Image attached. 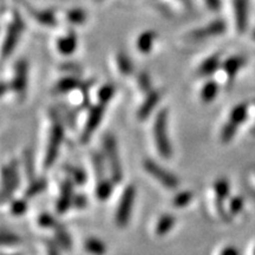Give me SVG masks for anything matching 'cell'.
<instances>
[{"instance_id":"8992f818","label":"cell","mask_w":255,"mask_h":255,"mask_svg":"<svg viewBox=\"0 0 255 255\" xmlns=\"http://www.w3.org/2000/svg\"><path fill=\"white\" fill-rule=\"evenodd\" d=\"M137 195V189L135 184H128L124 188L122 195L117 205L116 213H115V223L121 229H124L129 225L130 218H131L133 206H135Z\"/></svg>"},{"instance_id":"7bdbcfd3","label":"cell","mask_w":255,"mask_h":255,"mask_svg":"<svg viewBox=\"0 0 255 255\" xmlns=\"http://www.w3.org/2000/svg\"><path fill=\"white\" fill-rule=\"evenodd\" d=\"M45 248L47 255H60V251H62V248L57 244L56 240L45 241Z\"/></svg>"},{"instance_id":"277c9868","label":"cell","mask_w":255,"mask_h":255,"mask_svg":"<svg viewBox=\"0 0 255 255\" xmlns=\"http://www.w3.org/2000/svg\"><path fill=\"white\" fill-rule=\"evenodd\" d=\"M102 148H103V154L107 159V165L109 168L110 177L115 181V183L122 182L123 180V167L121 163V157L119 152V144L117 139L113 133H105L102 138Z\"/></svg>"},{"instance_id":"6da1fadb","label":"cell","mask_w":255,"mask_h":255,"mask_svg":"<svg viewBox=\"0 0 255 255\" xmlns=\"http://www.w3.org/2000/svg\"><path fill=\"white\" fill-rule=\"evenodd\" d=\"M2 19L5 23V31L1 55L2 59H6L17 49L19 40L25 31V23L15 9H2Z\"/></svg>"},{"instance_id":"b9f144b4","label":"cell","mask_w":255,"mask_h":255,"mask_svg":"<svg viewBox=\"0 0 255 255\" xmlns=\"http://www.w3.org/2000/svg\"><path fill=\"white\" fill-rule=\"evenodd\" d=\"M73 207L76 209H85L88 207V196L84 194H76L73 199ZM72 207V208H73Z\"/></svg>"},{"instance_id":"7c38bea8","label":"cell","mask_w":255,"mask_h":255,"mask_svg":"<svg viewBox=\"0 0 255 255\" xmlns=\"http://www.w3.org/2000/svg\"><path fill=\"white\" fill-rule=\"evenodd\" d=\"M9 83H11L12 91L17 95V97L20 100L24 98L28 85V64L26 59H19L14 64L13 77Z\"/></svg>"},{"instance_id":"74e56055","label":"cell","mask_w":255,"mask_h":255,"mask_svg":"<svg viewBox=\"0 0 255 255\" xmlns=\"http://www.w3.org/2000/svg\"><path fill=\"white\" fill-rule=\"evenodd\" d=\"M28 205H27V199L21 197V199H15L11 201V205H9V213L13 216H21L27 212Z\"/></svg>"},{"instance_id":"484cf974","label":"cell","mask_w":255,"mask_h":255,"mask_svg":"<svg viewBox=\"0 0 255 255\" xmlns=\"http://www.w3.org/2000/svg\"><path fill=\"white\" fill-rule=\"evenodd\" d=\"M115 63H116V68L119 70L121 75L124 77L131 76L133 73V63L129 55L124 51H119L115 55Z\"/></svg>"},{"instance_id":"8d00e7d4","label":"cell","mask_w":255,"mask_h":255,"mask_svg":"<svg viewBox=\"0 0 255 255\" xmlns=\"http://www.w3.org/2000/svg\"><path fill=\"white\" fill-rule=\"evenodd\" d=\"M244 207H245V200L244 197L240 195L229 197V200L227 201V210L231 216L240 214L242 209H244Z\"/></svg>"},{"instance_id":"d4e9b609","label":"cell","mask_w":255,"mask_h":255,"mask_svg":"<svg viewBox=\"0 0 255 255\" xmlns=\"http://www.w3.org/2000/svg\"><path fill=\"white\" fill-rule=\"evenodd\" d=\"M220 92V84L219 82H216L214 78H208L205 82V84L202 85L200 91V97L201 101L203 103L209 104L212 102H214L218 98Z\"/></svg>"},{"instance_id":"ba28073f","label":"cell","mask_w":255,"mask_h":255,"mask_svg":"<svg viewBox=\"0 0 255 255\" xmlns=\"http://www.w3.org/2000/svg\"><path fill=\"white\" fill-rule=\"evenodd\" d=\"M143 169L149 176L155 178V181H157L165 189L174 190L177 189L178 186H180V180H178L176 175L169 171L163 165L157 163L155 159L145 158L143 161Z\"/></svg>"},{"instance_id":"c3c4849f","label":"cell","mask_w":255,"mask_h":255,"mask_svg":"<svg viewBox=\"0 0 255 255\" xmlns=\"http://www.w3.org/2000/svg\"><path fill=\"white\" fill-rule=\"evenodd\" d=\"M92 1H95V2H103L104 0H92Z\"/></svg>"},{"instance_id":"e0dca14e","label":"cell","mask_w":255,"mask_h":255,"mask_svg":"<svg viewBox=\"0 0 255 255\" xmlns=\"http://www.w3.org/2000/svg\"><path fill=\"white\" fill-rule=\"evenodd\" d=\"M161 98H162V94L159 90L154 89V90L148 92V94L145 95L142 104L139 105L138 109H137V113H136L137 120L138 121L148 120L149 117L151 116V114L154 113L156 108H157L158 103L161 102Z\"/></svg>"},{"instance_id":"603a6c76","label":"cell","mask_w":255,"mask_h":255,"mask_svg":"<svg viewBox=\"0 0 255 255\" xmlns=\"http://www.w3.org/2000/svg\"><path fill=\"white\" fill-rule=\"evenodd\" d=\"M176 216L171 213H164L157 219L155 225V234L157 237L162 238L164 235H167L168 233L173 231L175 225H176Z\"/></svg>"},{"instance_id":"ffe728a7","label":"cell","mask_w":255,"mask_h":255,"mask_svg":"<svg viewBox=\"0 0 255 255\" xmlns=\"http://www.w3.org/2000/svg\"><path fill=\"white\" fill-rule=\"evenodd\" d=\"M84 81H82L79 76L76 75H64L56 82L53 87V92L56 95H65L75 90H79Z\"/></svg>"},{"instance_id":"3957f363","label":"cell","mask_w":255,"mask_h":255,"mask_svg":"<svg viewBox=\"0 0 255 255\" xmlns=\"http://www.w3.org/2000/svg\"><path fill=\"white\" fill-rule=\"evenodd\" d=\"M152 133H154V141L158 155L164 159L173 157V144L168 135V109L165 108L159 110L156 115L152 126Z\"/></svg>"},{"instance_id":"4dcf8cb0","label":"cell","mask_w":255,"mask_h":255,"mask_svg":"<svg viewBox=\"0 0 255 255\" xmlns=\"http://www.w3.org/2000/svg\"><path fill=\"white\" fill-rule=\"evenodd\" d=\"M116 95V85L113 83H105L104 85L98 89L97 91V102L104 105H108L114 100Z\"/></svg>"},{"instance_id":"2e32d148","label":"cell","mask_w":255,"mask_h":255,"mask_svg":"<svg viewBox=\"0 0 255 255\" xmlns=\"http://www.w3.org/2000/svg\"><path fill=\"white\" fill-rule=\"evenodd\" d=\"M55 45L57 52H58L59 55H62L64 57L72 56L78 49L77 33L72 30V27H70V30L66 31L65 33L57 37Z\"/></svg>"},{"instance_id":"ab89813d","label":"cell","mask_w":255,"mask_h":255,"mask_svg":"<svg viewBox=\"0 0 255 255\" xmlns=\"http://www.w3.org/2000/svg\"><path fill=\"white\" fill-rule=\"evenodd\" d=\"M0 237H1V245L4 247L15 246V245H19L21 242V239L18 234L6 228L1 229V235Z\"/></svg>"},{"instance_id":"d590c367","label":"cell","mask_w":255,"mask_h":255,"mask_svg":"<svg viewBox=\"0 0 255 255\" xmlns=\"http://www.w3.org/2000/svg\"><path fill=\"white\" fill-rule=\"evenodd\" d=\"M136 83H137V88H138V90L143 92L144 95L148 94V92H150L151 90H154V88H152L151 77L148 72L141 71L137 73Z\"/></svg>"},{"instance_id":"83f0119b","label":"cell","mask_w":255,"mask_h":255,"mask_svg":"<svg viewBox=\"0 0 255 255\" xmlns=\"http://www.w3.org/2000/svg\"><path fill=\"white\" fill-rule=\"evenodd\" d=\"M83 248L90 255H105L108 252L107 244L100 238L96 237H89L84 240L83 244Z\"/></svg>"},{"instance_id":"f35d334b","label":"cell","mask_w":255,"mask_h":255,"mask_svg":"<svg viewBox=\"0 0 255 255\" xmlns=\"http://www.w3.org/2000/svg\"><path fill=\"white\" fill-rule=\"evenodd\" d=\"M56 110L58 111L59 116L62 117L63 122L65 123L66 126H69L70 128H73V126H75L76 116H75V114H73V111L70 109L68 105H64L63 103H59L58 107H56Z\"/></svg>"},{"instance_id":"bcb514c9","label":"cell","mask_w":255,"mask_h":255,"mask_svg":"<svg viewBox=\"0 0 255 255\" xmlns=\"http://www.w3.org/2000/svg\"><path fill=\"white\" fill-rule=\"evenodd\" d=\"M252 39L255 41V28H254L253 31H252Z\"/></svg>"},{"instance_id":"cb8c5ba5","label":"cell","mask_w":255,"mask_h":255,"mask_svg":"<svg viewBox=\"0 0 255 255\" xmlns=\"http://www.w3.org/2000/svg\"><path fill=\"white\" fill-rule=\"evenodd\" d=\"M63 19L71 27L82 26V25H84L88 21V12L81 7L69 8L64 12Z\"/></svg>"},{"instance_id":"9a60e30c","label":"cell","mask_w":255,"mask_h":255,"mask_svg":"<svg viewBox=\"0 0 255 255\" xmlns=\"http://www.w3.org/2000/svg\"><path fill=\"white\" fill-rule=\"evenodd\" d=\"M246 64H247L246 56H242V55L229 56L226 59L222 60V65H221V69H220V71L225 75V77L227 79L229 84H232V83L235 81V78H237L239 72L246 66Z\"/></svg>"},{"instance_id":"52a82bcc","label":"cell","mask_w":255,"mask_h":255,"mask_svg":"<svg viewBox=\"0 0 255 255\" xmlns=\"http://www.w3.org/2000/svg\"><path fill=\"white\" fill-rule=\"evenodd\" d=\"M227 31V24L223 19H215V20L210 21V23L203 25L201 27H196L194 30L187 32L184 34L183 40L187 43H203V41L213 39V38H218L222 34L226 33Z\"/></svg>"},{"instance_id":"681fc988","label":"cell","mask_w":255,"mask_h":255,"mask_svg":"<svg viewBox=\"0 0 255 255\" xmlns=\"http://www.w3.org/2000/svg\"><path fill=\"white\" fill-rule=\"evenodd\" d=\"M252 133H253V135L255 136V126H254V128H253V130H252Z\"/></svg>"},{"instance_id":"f6af8a7d","label":"cell","mask_w":255,"mask_h":255,"mask_svg":"<svg viewBox=\"0 0 255 255\" xmlns=\"http://www.w3.org/2000/svg\"><path fill=\"white\" fill-rule=\"evenodd\" d=\"M219 255H241V253H240V251H239V248L229 245V246L223 247Z\"/></svg>"},{"instance_id":"836d02e7","label":"cell","mask_w":255,"mask_h":255,"mask_svg":"<svg viewBox=\"0 0 255 255\" xmlns=\"http://www.w3.org/2000/svg\"><path fill=\"white\" fill-rule=\"evenodd\" d=\"M23 163L25 174L28 178V181L36 178V165H34V157L30 149H26L23 155Z\"/></svg>"},{"instance_id":"d6986e66","label":"cell","mask_w":255,"mask_h":255,"mask_svg":"<svg viewBox=\"0 0 255 255\" xmlns=\"http://www.w3.org/2000/svg\"><path fill=\"white\" fill-rule=\"evenodd\" d=\"M158 34L155 30H145L141 32L136 38L135 45L136 50L138 51L141 55H149L152 52L154 47L157 41Z\"/></svg>"},{"instance_id":"f546056e","label":"cell","mask_w":255,"mask_h":255,"mask_svg":"<svg viewBox=\"0 0 255 255\" xmlns=\"http://www.w3.org/2000/svg\"><path fill=\"white\" fill-rule=\"evenodd\" d=\"M55 240L57 244L59 245L60 248L63 251H71L72 248V238L70 235V233L68 232V229L65 228V226H63L62 223H59L57 226L55 231Z\"/></svg>"},{"instance_id":"f1b7e54d","label":"cell","mask_w":255,"mask_h":255,"mask_svg":"<svg viewBox=\"0 0 255 255\" xmlns=\"http://www.w3.org/2000/svg\"><path fill=\"white\" fill-rule=\"evenodd\" d=\"M47 188V181L45 178H41V177H36L33 180L30 181L28 186L26 187V189L24 191V197L25 199L30 200L33 199L38 195H40L41 193L46 190Z\"/></svg>"},{"instance_id":"60d3db41","label":"cell","mask_w":255,"mask_h":255,"mask_svg":"<svg viewBox=\"0 0 255 255\" xmlns=\"http://www.w3.org/2000/svg\"><path fill=\"white\" fill-rule=\"evenodd\" d=\"M59 69L62 70L65 75L79 76V73H81V71H82V69L79 68V65H77V64H75V63H64L59 66Z\"/></svg>"},{"instance_id":"5bb4252c","label":"cell","mask_w":255,"mask_h":255,"mask_svg":"<svg viewBox=\"0 0 255 255\" xmlns=\"http://www.w3.org/2000/svg\"><path fill=\"white\" fill-rule=\"evenodd\" d=\"M235 30L239 34L246 33L250 26V1L248 0H233Z\"/></svg>"},{"instance_id":"f907efd6","label":"cell","mask_w":255,"mask_h":255,"mask_svg":"<svg viewBox=\"0 0 255 255\" xmlns=\"http://www.w3.org/2000/svg\"><path fill=\"white\" fill-rule=\"evenodd\" d=\"M253 255H255V247H254V250H253Z\"/></svg>"},{"instance_id":"9c48e42d","label":"cell","mask_w":255,"mask_h":255,"mask_svg":"<svg viewBox=\"0 0 255 255\" xmlns=\"http://www.w3.org/2000/svg\"><path fill=\"white\" fill-rule=\"evenodd\" d=\"M20 186V174L15 161L8 162L1 170V201L6 202L13 197L15 191Z\"/></svg>"},{"instance_id":"30bf717a","label":"cell","mask_w":255,"mask_h":255,"mask_svg":"<svg viewBox=\"0 0 255 255\" xmlns=\"http://www.w3.org/2000/svg\"><path fill=\"white\" fill-rule=\"evenodd\" d=\"M105 110H107V105L98 103V102L91 105L90 110H89L87 122H85V126L83 128V131L81 133L82 143H88L90 141L92 135L100 128L102 121H103Z\"/></svg>"},{"instance_id":"8fae6325","label":"cell","mask_w":255,"mask_h":255,"mask_svg":"<svg viewBox=\"0 0 255 255\" xmlns=\"http://www.w3.org/2000/svg\"><path fill=\"white\" fill-rule=\"evenodd\" d=\"M18 1L25 8V11L30 14L32 20L38 25H40V26L55 27L58 25V15H57L55 9L37 8L33 5H31L30 2H27L26 0H18Z\"/></svg>"},{"instance_id":"4316f807","label":"cell","mask_w":255,"mask_h":255,"mask_svg":"<svg viewBox=\"0 0 255 255\" xmlns=\"http://www.w3.org/2000/svg\"><path fill=\"white\" fill-rule=\"evenodd\" d=\"M63 168L68 177L75 183V186L81 187L88 182V174L83 168L73 164H65Z\"/></svg>"},{"instance_id":"ac0fdd59","label":"cell","mask_w":255,"mask_h":255,"mask_svg":"<svg viewBox=\"0 0 255 255\" xmlns=\"http://www.w3.org/2000/svg\"><path fill=\"white\" fill-rule=\"evenodd\" d=\"M222 65V59L220 53H213L203 59L197 68V75L203 78H212L215 73L220 71Z\"/></svg>"},{"instance_id":"e575fe53","label":"cell","mask_w":255,"mask_h":255,"mask_svg":"<svg viewBox=\"0 0 255 255\" xmlns=\"http://www.w3.org/2000/svg\"><path fill=\"white\" fill-rule=\"evenodd\" d=\"M59 221L55 216L50 213L44 212L37 216V225L43 229H51V231H55L57 226L59 225Z\"/></svg>"},{"instance_id":"ee69618b","label":"cell","mask_w":255,"mask_h":255,"mask_svg":"<svg viewBox=\"0 0 255 255\" xmlns=\"http://www.w3.org/2000/svg\"><path fill=\"white\" fill-rule=\"evenodd\" d=\"M203 2H205L206 7L214 13H219L222 8V0H203Z\"/></svg>"},{"instance_id":"5b68a950","label":"cell","mask_w":255,"mask_h":255,"mask_svg":"<svg viewBox=\"0 0 255 255\" xmlns=\"http://www.w3.org/2000/svg\"><path fill=\"white\" fill-rule=\"evenodd\" d=\"M248 115H250V107L247 103H239L232 108L228 120L223 124L220 132V139L223 144H228L234 138L240 127L247 121Z\"/></svg>"},{"instance_id":"7dc6e473","label":"cell","mask_w":255,"mask_h":255,"mask_svg":"<svg viewBox=\"0 0 255 255\" xmlns=\"http://www.w3.org/2000/svg\"><path fill=\"white\" fill-rule=\"evenodd\" d=\"M2 255H23V254H17V253H9V254H2Z\"/></svg>"},{"instance_id":"44dd1931","label":"cell","mask_w":255,"mask_h":255,"mask_svg":"<svg viewBox=\"0 0 255 255\" xmlns=\"http://www.w3.org/2000/svg\"><path fill=\"white\" fill-rule=\"evenodd\" d=\"M115 184L116 183L111 177L105 176L98 178L95 188V195L97 197V200L101 201V202H105V201L109 200L114 193Z\"/></svg>"},{"instance_id":"1f68e13d","label":"cell","mask_w":255,"mask_h":255,"mask_svg":"<svg viewBox=\"0 0 255 255\" xmlns=\"http://www.w3.org/2000/svg\"><path fill=\"white\" fill-rule=\"evenodd\" d=\"M105 156L104 154H101L98 151H94L91 154V164L92 168H94V173L96 177L102 178L105 177V169H107V165H105Z\"/></svg>"},{"instance_id":"d6a6232c","label":"cell","mask_w":255,"mask_h":255,"mask_svg":"<svg viewBox=\"0 0 255 255\" xmlns=\"http://www.w3.org/2000/svg\"><path fill=\"white\" fill-rule=\"evenodd\" d=\"M194 191L193 190H181L173 197V206L176 208H186L193 202Z\"/></svg>"},{"instance_id":"7a4b0ae2","label":"cell","mask_w":255,"mask_h":255,"mask_svg":"<svg viewBox=\"0 0 255 255\" xmlns=\"http://www.w3.org/2000/svg\"><path fill=\"white\" fill-rule=\"evenodd\" d=\"M51 128L44 156V168L49 169L55 164L59 156L60 148H62L64 136H65V123L63 122L62 117L59 116L58 111L55 109L51 110Z\"/></svg>"},{"instance_id":"7402d4cb","label":"cell","mask_w":255,"mask_h":255,"mask_svg":"<svg viewBox=\"0 0 255 255\" xmlns=\"http://www.w3.org/2000/svg\"><path fill=\"white\" fill-rule=\"evenodd\" d=\"M213 193H214L215 203H227L231 197V182L228 178H216L215 182L213 183Z\"/></svg>"},{"instance_id":"4fadbf2b","label":"cell","mask_w":255,"mask_h":255,"mask_svg":"<svg viewBox=\"0 0 255 255\" xmlns=\"http://www.w3.org/2000/svg\"><path fill=\"white\" fill-rule=\"evenodd\" d=\"M75 195V183L69 177H66L60 184L59 195L56 201V210L58 214H65L72 208Z\"/></svg>"}]
</instances>
